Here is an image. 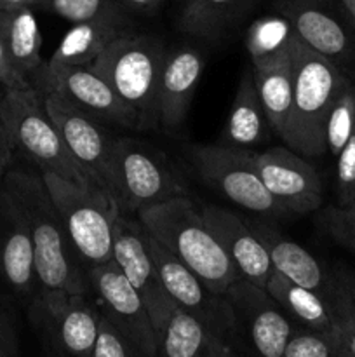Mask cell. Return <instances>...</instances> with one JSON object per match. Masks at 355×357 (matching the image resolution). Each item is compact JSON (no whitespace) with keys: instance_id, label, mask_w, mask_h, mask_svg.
I'll list each match as a JSON object with an SVG mask.
<instances>
[{"instance_id":"24","label":"cell","mask_w":355,"mask_h":357,"mask_svg":"<svg viewBox=\"0 0 355 357\" xmlns=\"http://www.w3.org/2000/svg\"><path fill=\"white\" fill-rule=\"evenodd\" d=\"M251 70L270 128L274 129L275 135L284 139L291 117L292 89H294L292 49L275 58L253 61Z\"/></svg>"},{"instance_id":"20","label":"cell","mask_w":355,"mask_h":357,"mask_svg":"<svg viewBox=\"0 0 355 357\" xmlns=\"http://www.w3.org/2000/svg\"><path fill=\"white\" fill-rule=\"evenodd\" d=\"M202 215L235 264L240 278L265 288L274 272L267 250L246 220L219 206H202Z\"/></svg>"},{"instance_id":"6","label":"cell","mask_w":355,"mask_h":357,"mask_svg":"<svg viewBox=\"0 0 355 357\" xmlns=\"http://www.w3.org/2000/svg\"><path fill=\"white\" fill-rule=\"evenodd\" d=\"M70 244L86 271L113 260V225L118 206L103 192L86 188L58 174L42 173Z\"/></svg>"},{"instance_id":"16","label":"cell","mask_w":355,"mask_h":357,"mask_svg":"<svg viewBox=\"0 0 355 357\" xmlns=\"http://www.w3.org/2000/svg\"><path fill=\"white\" fill-rule=\"evenodd\" d=\"M265 187L287 213L315 211L322 206V181L315 167L289 146L254 152Z\"/></svg>"},{"instance_id":"26","label":"cell","mask_w":355,"mask_h":357,"mask_svg":"<svg viewBox=\"0 0 355 357\" xmlns=\"http://www.w3.org/2000/svg\"><path fill=\"white\" fill-rule=\"evenodd\" d=\"M265 289L282 307L294 326L317 333H336L333 310L322 293L305 288L278 272H271Z\"/></svg>"},{"instance_id":"13","label":"cell","mask_w":355,"mask_h":357,"mask_svg":"<svg viewBox=\"0 0 355 357\" xmlns=\"http://www.w3.org/2000/svg\"><path fill=\"white\" fill-rule=\"evenodd\" d=\"M90 291L100 300V312L145 357H159L157 335L148 309L115 261L87 271Z\"/></svg>"},{"instance_id":"34","label":"cell","mask_w":355,"mask_h":357,"mask_svg":"<svg viewBox=\"0 0 355 357\" xmlns=\"http://www.w3.org/2000/svg\"><path fill=\"white\" fill-rule=\"evenodd\" d=\"M324 227L347 250L355 253V199L324 211Z\"/></svg>"},{"instance_id":"14","label":"cell","mask_w":355,"mask_h":357,"mask_svg":"<svg viewBox=\"0 0 355 357\" xmlns=\"http://www.w3.org/2000/svg\"><path fill=\"white\" fill-rule=\"evenodd\" d=\"M148 234V232H146ZM148 248L167 295L184 312L212 330L235 338V319L225 295H216L202 279L148 234Z\"/></svg>"},{"instance_id":"12","label":"cell","mask_w":355,"mask_h":357,"mask_svg":"<svg viewBox=\"0 0 355 357\" xmlns=\"http://www.w3.org/2000/svg\"><path fill=\"white\" fill-rule=\"evenodd\" d=\"M33 312L59 354L90 357L100 333L101 312L86 295L49 289L33 298Z\"/></svg>"},{"instance_id":"10","label":"cell","mask_w":355,"mask_h":357,"mask_svg":"<svg viewBox=\"0 0 355 357\" xmlns=\"http://www.w3.org/2000/svg\"><path fill=\"white\" fill-rule=\"evenodd\" d=\"M44 101L49 117L65 139L73 159L86 171L94 187L111 199L108 176L115 138L106 131L104 122L56 93H44Z\"/></svg>"},{"instance_id":"33","label":"cell","mask_w":355,"mask_h":357,"mask_svg":"<svg viewBox=\"0 0 355 357\" xmlns=\"http://www.w3.org/2000/svg\"><path fill=\"white\" fill-rule=\"evenodd\" d=\"M284 357H354L336 333H317L296 326Z\"/></svg>"},{"instance_id":"36","label":"cell","mask_w":355,"mask_h":357,"mask_svg":"<svg viewBox=\"0 0 355 357\" xmlns=\"http://www.w3.org/2000/svg\"><path fill=\"white\" fill-rule=\"evenodd\" d=\"M338 204L355 199V129L336 157Z\"/></svg>"},{"instance_id":"41","label":"cell","mask_w":355,"mask_h":357,"mask_svg":"<svg viewBox=\"0 0 355 357\" xmlns=\"http://www.w3.org/2000/svg\"><path fill=\"white\" fill-rule=\"evenodd\" d=\"M42 0H0V7H31L38 9Z\"/></svg>"},{"instance_id":"30","label":"cell","mask_w":355,"mask_h":357,"mask_svg":"<svg viewBox=\"0 0 355 357\" xmlns=\"http://www.w3.org/2000/svg\"><path fill=\"white\" fill-rule=\"evenodd\" d=\"M322 295L333 310L338 335L355 357V278L347 272L329 274Z\"/></svg>"},{"instance_id":"37","label":"cell","mask_w":355,"mask_h":357,"mask_svg":"<svg viewBox=\"0 0 355 357\" xmlns=\"http://www.w3.org/2000/svg\"><path fill=\"white\" fill-rule=\"evenodd\" d=\"M28 87H31L30 82L14 66L2 40H0V89H28Z\"/></svg>"},{"instance_id":"7","label":"cell","mask_w":355,"mask_h":357,"mask_svg":"<svg viewBox=\"0 0 355 357\" xmlns=\"http://www.w3.org/2000/svg\"><path fill=\"white\" fill-rule=\"evenodd\" d=\"M110 194L122 213H136L188 195L187 185L166 157L132 138H115L110 157Z\"/></svg>"},{"instance_id":"22","label":"cell","mask_w":355,"mask_h":357,"mask_svg":"<svg viewBox=\"0 0 355 357\" xmlns=\"http://www.w3.org/2000/svg\"><path fill=\"white\" fill-rule=\"evenodd\" d=\"M247 225L251 227V230L256 234V237L267 250L275 272L285 275L296 284L324 293L327 284V274L324 272L319 260L308 250L284 237L265 222L247 220Z\"/></svg>"},{"instance_id":"23","label":"cell","mask_w":355,"mask_h":357,"mask_svg":"<svg viewBox=\"0 0 355 357\" xmlns=\"http://www.w3.org/2000/svg\"><path fill=\"white\" fill-rule=\"evenodd\" d=\"M127 31H131L129 16L101 17V20L75 23L66 31L45 65L52 68L93 65L94 59L110 42Z\"/></svg>"},{"instance_id":"39","label":"cell","mask_w":355,"mask_h":357,"mask_svg":"<svg viewBox=\"0 0 355 357\" xmlns=\"http://www.w3.org/2000/svg\"><path fill=\"white\" fill-rule=\"evenodd\" d=\"M13 146H10L9 138L6 135V129H3L2 121H0V187L3 183V176L9 171L10 162H13Z\"/></svg>"},{"instance_id":"38","label":"cell","mask_w":355,"mask_h":357,"mask_svg":"<svg viewBox=\"0 0 355 357\" xmlns=\"http://www.w3.org/2000/svg\"><path fill=\"white\" fill-rule=\"evenodd\" d=\"M0 357H19L16 331L2 307H0Z\"/></svg>"},{"instance_id":"25","label":"cell","mask_w":355,"mask_h":357,"mask_svg":"<svg viewBox=\"0 0 355 357\" xmlns=\"http://www.w3.org/2000/svg\"><path fill=\"white\" fill-rule=\"evenodd\" d=\"M0 40L21 75L33 87L44 66L42 35L31 7H0Z\"/></svg>"},{"instance_id":"32","label":"cell","mask_w":355,"mask_h":357,"mask_svg":"<svg viewBox=\"0 0 355 357\" xmlns=\"http://www.w3.org/2000/svg\"><path fill=\"white\" fill-rule=\"evenodd\" d=\"M38 9L63 17L73 24L101 17L127 16L129 13L115 0H42Z\"/></svg>"},{"instance_id":"42","label":"cell","mask_w":355,"mask_h":357,"mask_svg":"<svg viewBox=\"0 0 355 357\" xmlns=\"http://www.w3.org/2000/svg\"><path fill=\"white\" fill-rule=\"evenodd\" d=\"M340 3L341 7H343L345 14H347L348 21H350L355 28V0H340Z\"/></svg>"},{"instance_id":"1","label":"cell","mask_w":355,"mask_h":357,"mask_svg":"<svg viewBox=\"0 0 355 357\" xmlns=\"http://www.w3.org/2000/svg\"><path fill=\"white\" fill-rule=\"evenodd\" d=\"M3 187L13 195L30 230L38 291L63 289L87 295L90 291L87 271L70 244L40 171L9 167Z\"/></svg>"},{"instance_id":"27","label":"cell","mask_w":355,"mask_h":357,"mask_svg":"<svg viewBox=\"0 0 355 357\" xmlns=\"http://www.w3.org/2000/svg\"><path fill=\"white\" fill-rule=\"evenodd\" d=\"M268 128L270 122L258 94L253 70L249 68L244 72L237 87L223 131V142L225 145L237 146V149H249L267 139Z\"/></svg>"},{"instance_id":"11","label":"cell","mask_w":355,"mask_h":357,"mask_svg":"<svg viewBox=\"0 0 355 357\" xmlns=\"http://www.w3.org/2000/svg\"><path fill=\"white\" fill-rule=\"evenodd\" d=\"M33 87L42 94L56 93L66 98L70 103L104 124L139 129L134 112L120 100L113 87L100 73L94 72L90 65L52 68L44 63Z\"/></svg>"},{"instance_id":"15","label":"cell","mask_w":355,"mask_h":357,"mask_svg":"<svg viewBox=\"0 0 355 357\" xmlns=\"http://www.w3.org/2000/svg\"><path fill=\"white\" fill-rule=\"evenodd\" d=\"M113 261L139 293L148 309L153 330L164 323L176 303L171 300L157 272L148 248V234L139 220L118 215L113 225Z\"/></svg>"},{"instance_id":"3","label":"cell","mask_w":355,"mask_h":357,"mask_svg":"<svg viewBox=\"0 0 355 357\" xmlns=\"http://www.w3.org/2000/svg\"><path fill=\"white\" fill-rule=\"evenodd\" d=\"M292 110L284 142L299 155L320 157L327 152V117L348 77L336 63L308 47L299 37L292 45Z\"/></svg>"},{"instance_id":"4","label":"cell","mask_w":355,"mask_h":357,"mask_svg":"<svg viewBox=\"0 0 355 357\" xmlns=\"http://www.w3.org/2000/svg\"><path fill=\"white\" fill-rule=\"evenodd\" d=\"M0 121L14 152L26 157L40 173L58 174L63 180L97 190L86 171L73 159L49 117L40 91L35 87L3 91L0 98Z\"/></svg>"},{"instance_id":"35","label":"cell","mask_w":355,"mask_h":357,"mask_svg":"<svg viewBox=\"0 0 355 357\" xmlns=\"http://www.w3.org/2000/svg\"><path fill=\"white\" fill-rule=\"evenodd\" d=\"M90 357H145L101 314L100 333Z\"/></svg>"},{"instance_id":"31","label":"cell","mask_w":355,"mask_h":357,"mask_svg":"<svg viewBox=\"0 0 355 357\" xmlns=\"http://www.w3.org/2000/svg\"><path fill=\"white\" fill-rule=\"evenodd\" d=\"M355 129V84L352 79L341 87L326 122L327 152L336 159Z\"/></svg>"},{"instance_id":"5","label":"cell","mask_w":355,"mask_h":357,"mask_svg":"<svg viewBox=\"0 0 355 357\" xmlns=\"http://www.w3.org/2000/svg\"><path fill=\"white\" fill-rule=\"evenodd\" d=\"M166 56L159 37L127 31L110 42L90 65L134 112L139 129L159 126L157 91Z\"/></svg>"},{"instance_id":"29","label":"cell","mask_w":355,"mask_h":357,"mask_svg":"<svg viewBox=\"0 0 355 357\" xmlns=\"http://www.w3.org/2000/svg\"><path fill=\"white\" fill-rule=\"evenodd\" d=\"M292 24L281 14L263 16L254 21L246 35V47L251 56V63L270 59L291 51L296 40Z\"/></svg>"},{"instance_id":"9","label":"cell","mask_w":355,"mask_h":357,"mask_svg":"<svg viewBox=\"0 0 355 357\" xmlns=\"http://www.w3.org/2000/svg\"><path fill=\"white\" fill-rule=\"evenodd\" d=\"M242 335L254 357H284L296 326L268 291L240 278L225 293Z\"/></svg>"},{"instance_id":"8","label":"cell","mask_w":355,"mask_h":357,"mask_svg":"<svg viewBox=\"0 0 355 357\" xmlns=\"http://www.w3.org/2000/svg\"><path fill=\"white\" fill-rule=\"evenodd\" d=\"M188 157L198 176L232 204L261 216L289 215L265 187L253 150L230 145H194L188 149Z\"/></svg>"},{"instance_id":"18","label":"cell","mask_w":355,"mask_h":357,"mask_svg":"<svg viewBox=\"0 0 355 357\" xmlns=\"http://www.w3.org/2000/svg\"><path fill=\"white\" fill-rule=\"evenodd\" d=\"M0 279L19 298L37 296L38 282L30 230L3 183L0 187Z\"/></svg>"},{"instance_id":"2","label":"cell","mask_w":355,"mask_h":357,"mask_svg":"<svg viewBox=\"0 0 355 357\" xmlns=\"http://www.w3.org/2000/svg\"><path fill=\"white\" fill-rule=\"evenodd\" d=\"M138 220L153 239L191 268L216 295H225L240 279L235 264L207 225L202 209L188 195L141 209Z\"/></svg>"},{"instance_id":"28","label":"cell","mask_w":355,"mask_h":357,"mask_svg":"<svg viewBox=\"0 0 355 357\" xmlns=\"http://www.w3.org/2000/svg\"><path fill=\"white\" fill-rule=\"evenodd\" d=\"M251 0H184L178 28L191 37L214 40L244 10Z\"/></svg>"},{"instance_id":"40","label":"cell","mask_w":355,"mask_h":357,"mask_svg":"<svg viewBox=\"0 0 355 357\" xmlns=\"http://www.w3.org/2000/svg\"><path fill=\"white\" fill-rule=\"evenodd\" d=\"M118 6L124 7L125 10H134V13H153L159 9L164 0H115Z\"/></svg>"},{"instance_id":"17","label":"cell","mask_w":355,"mask_h":357,"mask_svg":"<svg viewBox=\"0 0 355 357\" xmlns=\"http://www.w3.org/2000/svg\"><path fill=\"white\" fill-rule=\"evenodd\" d=\"M274 6L308 47L340 68L355 61V38L327 0H274Z\"/></svg>"},{"instance_id":"44","label":"cell","mask_w":355,"mask_h":357,"mask_svg":"<svg viewBox=\"0 0 355 357\" xmlns=\"http://www.w3.org/2000/svg\"><path fill=\"white\" fill-rule=\"evenodd\" d=\"M2 93H3V89H0V98H2Z\"/></svg>"},{"instance_id":"19","label":"cell","mask_w":355,"mask_h":357,"mask_svg":"<svg viewBox=\"0 0 355 357\" xmlns=\"http://www.w3.org/2000/svg\"><path fill=\"white\" fill-rule=\"evenodd\" d=\"M202 72L204 56L198 49L184 45L167 52L157 91V117L160 128L174 132L183 126Z\"/></svg>"},{"instance_id":"43","label":"cell","mask_w":355,"mask_h":357,"mask_svg":"<svg viewBox=\"0 0 355 357\" xmlns=\"http://www.w3.org/2000/svg\"><path fill=\"white\" fill-rule=\"evenodd\" d=\"M56 357H68V356H63V354H58Z\"/></svg>"},{"instance_id":"21","label":"cell","mask_w":355,"mask_h":357,"mask_svg":"<svg viewBox=\"0 0 355 357\" xmlns=\"http://www.w3.org/2000/svg\"><path fill=\"white\" fill-rule=\"evenodd\" d=\"M159 357H240L233 338L174 307L155 330Z\"/></svg>"}]
</instances>
